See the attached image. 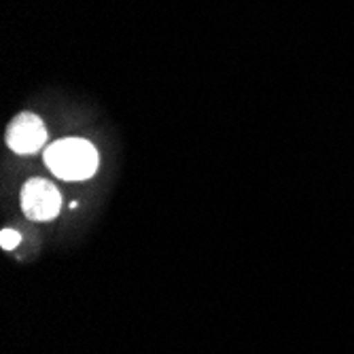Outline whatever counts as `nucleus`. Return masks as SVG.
<instances>
[{
	"label": "nucleus",
	"mask_w": 354,
	"mask_h": 354,
	"mask_svg": "<svg viewBox=\"0 0 354 354\" xmlns=\"http://www.w3.org/2000/svg\"><path fill=\"white\" fill-rule=\"evenodd\" d=\"M21 208L32 221H51L59 214V191L45 178H30L21 189Z\"/></svg>",
	"instance_id": "nucleus-2"
},
{
	"label": "nucleus",
	"mask_w": 354,
	"mask_h": 354,
	"mask_svg": "<svg viewBox=\"0 0 354 354\" xmlns=\"http://www.w3.org/2000/svg\"><path fill=\"white\" fill-rule=\"evenodd\" d=\"M45 164L62 180H85L98 170V151L87 140L64 138L47 147Z\"/></svg>",
	"instance_id": "nucleus-1"
},
{
	"label": "nucleus",
	"mask_w": 354,
	"mask_h": 354,
	"mask_svg": "<svg viewBox=\"0 0 354 354\" xmlns=\"http://www.w3.org/2000/svg\"><path fill=\"white\" fill-rule=\"evenodd\" d=\"M17 244H19V234L13 230H3V234H0V246L5 250H13Z\"/></svg>",
	"instance_id": "nucleus-4"
},
{
	"label": "nucleus",
	"mask_w": 354,
	"mask_h": 354,
	"mask_svg": "<svg viewBox=\"0 0 354 354\" xmlns=\"http://www.w3.org/2000/svg\"><path fill=\"white\" fill-rule=\"evenodd\" d=\"M45 142H47V127L37 115L24 113L11 121L7 130V145L11 151L19 155H32L41 151Z\"/></svg>",
	"instance_id": "nucleus-3"
}]
</instances>
